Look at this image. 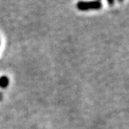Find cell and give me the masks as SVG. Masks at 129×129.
Returning a JSON list of instances; mask_svg holds the SVG:
<instances>
[{
    "mask_svg": "<svg viewBox=\"0 0 129 129\" xmlns=\"http://www.w3.org/2000/svg\"><path fill=\"white\" fill-rule=\"evenodd\" d=\"M101 1H80L76 4V7L80 11H90V10H99L101 8Z\"/></svg>",
    "mask_w": 129,
    "mask_h": 129,
    "instance_id": "1",
    "label": "cell"
},
{
    "mask_svg": "<svg viewBox=\"0 0 129 129\" xmlns=\"http://www.w3.org/2000/svg\"><path fill=\"white\" fill-rule=\"evenodd\" d=\"M9 85V78L6 75L0 76V88L6 89Z\"/></svg>",
    "mask_w": 129,
    "mask_h": 129,
    "instance_id": "2",
    "label": "cell"
}]
</instances>
